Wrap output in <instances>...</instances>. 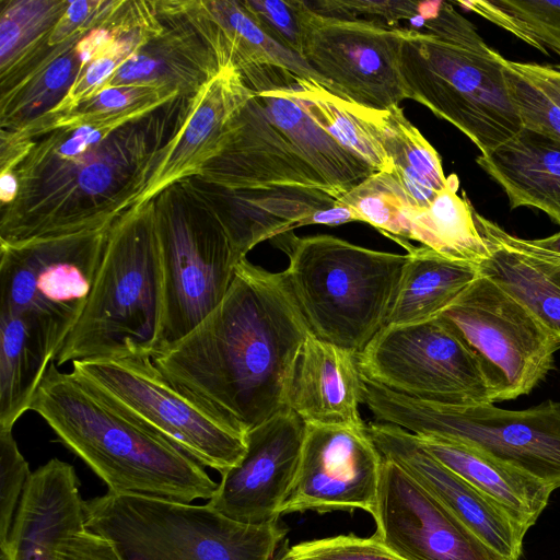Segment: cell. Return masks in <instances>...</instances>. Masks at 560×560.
Wrapping results in <instances>:
<instances>
[{
    "label": "cell",
    "instance_id": "obj_47",
    "mask_svg": "<svg viewBox=\"0 0 560 560\" xmlns=\"http://www.w3.org/2000/svg\"><path fill=\"white\" fill-rule=\"evenodd\" d=\"M20 36V26L15 22L11 20L2 21L0 31V50L2 58L16 46Z\"/></svg>",
    "mask_w": 560,
    "mask_h": 560
},
{
    "label": "cell",
    "instance_id": "obj_13",
    "mask_svg": "<svg viewBox=\"0 0 560 560\" xmlns=\"http://www.w3.org/2000/svg\"><path fill=\"white\" fill-rule=\"evenodd\" d=\"M155 229L163 276L161 350L191 331L222 301L238 261L219 218H162Z\"/></svg>",
    "mask_w": 560,
    "mask_h": 560
},
{
    "label": "cell",
    "instance_id": "obj_37",
    "mask_svg": "<svg viewBox=\"0 0 560 560\" xmlns=\"http://www.w3.org/2000/svg\"><path fill=\"white\" fill-rule=\"evenodd\" d=\"M474 217L477 226L485 238L522 253L560 288L559 253L536 246L530 240L509 234L497 223L480 215L476 210L474 212Z\"/></svg>",
    "mask_w": 560,
    "mask_h": 560
},
{
    "label": "cell",
    "instance_id": "obj_45",
    "mask_svg": "<svg viewBox=\"0 0 560 560\" xmlns=\"http://www.w3.org/2000/svg\"><path fill=\"white\" fill-rule=\"evenodd\" d=\"M71 61L60 58L50 65L45 73V83L49 89H59L69 78Z\"/></svg>",
    "mask_w": 560,
    "mask_h": 560
},
{
    "label": "cell",
    "instance_id": "obj_17",
    "mask_svg": "<svg viewBox=\"0 0 560 560\" xmlns=\"http://www.w3.org/2000/svg\"><path fill=\"white\" fill-rule=\"evenodd\" d=\"M366 432L384 458L428 489L498 560H521L528 530L435 459L416 434L378 421L368 424Z\"/></svg>",
    "mask_w": 560,
    "mask_h": 560
},
{
    "label": "cell",
    "instance_id": "obj_24",
    "mask_svg": "<svg viewBox=\"0 0 560 560\" xmlns=\"http://www.w3.org/2000/svg\"><path fill=\"white\" fill-rule=\"evenodd\" d=\"M406 249L409 258L385 326L435 318L480 276L479 266L446 258L428 247L410 244Z\"/></svg>",
    "mask_w": 560,
    "mask_h": 560
},
{
    "label": "cell",
    "instance_id": "obj_43",
    "mask_svg": "<svg viewBox=\"0 0 560 560\" xmlns=\"http://www.w3.org/2000/svg\"><path fill=\"white\" fill-rule=\"evenodd\" d=\"M116 61L112 55L102 56L91 61L83 77L85 85L89 88L98 85L114 71Z\"/></svg>",
    "mask_w": 560,
    "mask_h": 560
},
{
    "label": "cell",
    "instance_id": "obj_35",
    "mask_svg": "<svg viewBox=\"0 0 560 560\" xmlns=\"http://www.w3.org/2000/svg\"><path fill=\"white\" fill-rule=\"evenodd\" d=\"M242 4L275 40L302 57L305 1L258 0Z\"/></svg>",
    "mask_w": 560,
    "mask_h": 560
},
{
    "label": "cell",
    "instance_id": "obj_41",
    "mask_svg": "<svg viewBox=\"0 0 560 560\" xmlns=\"http://www.w3.org/2000/svg\"><path fill=\"white\" fill-rule=\"evenodd\" d=\"M110 179V170L102 163L86 166L79 177L81 187L89 194L103 192L109 185Z\"/></svg>",
    "mask_w": 560,
    "mask_h": 560
},
{
    "label": "cell",
    "instance_id": "obj_38",
    "mask_svg": "<svg viewBox=\"0 0 560 560\" xmlns=\"http://www.w3.org/2000/svg\"><path fill=\"white\" fill-rule=\"evenodd\" d=\"M57 560H124L117 545L86 528L67 536L58 546Z\"/></svg>",
    "mask_w": 560,
    "mask_h": 560
},
{
    "label": "cell",
    "instance_id": "obj_15",
    "mask_svg": "<svg viewBox=\"0 0 560 560\" xmlns=\"http://www.w3.org/2000/svg\"><path fill=\"white\" fill-rule=\"evenodd\" d=\"M374 536L404 560H498L428 489L383 457Z\"/></svg>",
    "mask_w": 560,
    "mask_h": 560
},
{
    "label": "cell",
    "instance_id": "obj_11",
    "mask_svg": "<svg viewBox=\"0 0 560 560\" xmlns=\"http://www.w3.org/2000/svg\"><path fill=\"white\" fill-rule=\"evenodd\" d=\"M108 234L104 225L19 243L1 242L0 311L38 314L67 338L86 305Z\"/></svg>",
    "mask_w": 560,
    "mask_h": 560
},
{
    "label": "cell",
    "instance_id": "obj_28",
    "mask_svg": "<svg viewBox=\"0 0 560 560\" xmlns=\"http://www.w3.org/2000/svg\"><path fill=\"white\" fill-rule=\"evenodd\" d=\"M308 117L373 172L392 173L393 164L373 119V109L307 82L289 90Z\"/></svg>",
    "mask_w": 560,
    "mask_h": 560
},
{
    "label": "cell",
    "instance_id": "obj_16",
    "mask_svg": "<svg viewBox=\"0 0 560 560\" xmlns=\"http://www.w3.org/2000/svg\"><path fill=\"white\" fill-rule=\"evenodd\" d=\"M305 422L290 408L246 433V452L221 474L207 505L234 521L261 525L277 522L294 482Z\"/></svg>",
    "mask_w": 560,
    "mask_h": 560
},
{
    "label": "cell",
    "instance_id": "obj_31",
    "mask_svg": "<svg viewBox=\"0 0 560 560\" xmlns=\"http://www.w3.org/2000/svg\"><path fill=\"white\" fill-rule=\"evenodd\" d=\"M357 220L365 222L402 247L410 245L415 207L392 173H376L342 196Z\"/></svg>",
    "mask_w": 560,
    "mask_h": 560
},
{
    "label": "cell",
    "instance_id": "obj_4",
    "mask_svg": "<svg viewBox=\"0 0 560 560\" xmlns=\"http://www.w3.org/2000/svg\"><path fill=\"white\" fill-rule=\"evenodd\" d=\"M288 258L285 280L310 332L361 353L385 326L408 254L381 252L332 235L272 238Z\"/></svg>",
    "mask_w": 560,
    "mask_h": 560
},
{
    "label": "cell",
    "instance_id": "obj_52",
    "mask_svg": "<svg viewBox=\"0 0 560 560\" xmlns=\"http://www.w3.org/2000/svg\"><path fill=\"white\" fill-rule=\"evenodd\" d=\"M118 549H119L124 560H149L145 557H143L142 555H139L137 552L120 549L119 547H118Z\"/></svg>",
    "mask_w": 560,
    "mask_h": 560
},
{
    "label": "cell",
    "instance_id": "obj_12",
    "mask_svg": "<svg viewBox=\"0 0 560 560\" xmlns=\"http://www.w3.org/2000/svg\"><path fill=\"white\" fill-rule=\"evenodd\" d=\"M305 4L302 57L332 94L374 110L407 98L399 70L407 27L327 16Z\"/></svg>",
    "mask_w": 560,
    "mask_h": 560
},
{
    "label": "cell",
    "instance_id": "obj_54",
    "mask_svg": "<svg viewBox=\"0 0 560 560\" xmlns=\"http://www.w3.org/2000/svg\"><path fill=\"white\" fill-rule=\"evenodd\" d=\"M273 560H278V559L276 558V559H273Z\"/></svg>",
    "mask_w": 560,
    "mask_h": 560
},
{
    "label": "cell",
    "instance_id": "obj_19",
    "mask_svg": "<svg viewBox=\"0 0 560 560\" xmlns=\"http://www.w3.org/2000/svg\"><path fill=\"white\" fill-rule=\"evenodd\" d=\"M72 465L51 458L25 486L5 546L10 560H57L59 544L85 527L84 500Z\"/></svg>",
    "mask_w": 560,
    "mask_h": 560
},
{
    "label": "cell",
    "instance_id": "obj_8",
    "mask_svg": "<svg viewBox=\"0 0 560 560\" xmlns=\"http://www.w3.org/2000/svg\"><path fill=\"white\" fill-rule=\"evenodd\" d=\"M72 372L113 407L220 474L246 452L245 436L174 386L152 358L72 362Z\"/></svg>",
    "mask_w": 560,
    "mask_h": 560
},
{
    "label": "cell",
    "instance_id": "obj_9",
    "mask_svg": "<svg viewBox=\"0 0 560 560\" xmlns=\"http://www.w3.org/2000/svg\"><path fill=\"white\" fill-rule=\"evenodd\" d=\"M436 317L477 357L494 402L528 394L551 369L560 349L559 338L481 273Z\"/></svg>",
    "mask_w": 560,
    "mask_h": 560
},
{
    "label": "cell",
    "instance_id": "obj_36",
    "mask_svg": "<svg viewBox=\"0 0 560 560\" xmlns=\"http://www.w3.org/2000/svg\"><path fill=\"white\" fill-rule=\"evenodd\" d=\"M315 12L334 18L375 21L396 27L400 21L415 23L420 16L421 2L411 0H323L308 2Z\"/></svg>",
    "mask_w": 560,
    "mask_h": 560
},
{
    "label": "cell",
    "instance_id": "obj_32",
    "mask_svg": "<svg viewBox=\"0 0 560 560\" xmlns=\"http://www.w3.org/2000/svg\"><path fill=\"white\" fill-rule=\"evenodd\" d=\"M506 90L524 129L560 143V106L502 58Z\"/></svg>",
    "mask_w": 560,
    "mask_h": 560
},
{
    "label": "cell",
    "instance_id": "obj_51",
    "mask_svg": "<svg viewBox=\"0 0 560 560\" xmlns=\"http://www.w3.org/2000/svg\"><path fill=\"white\" fill-rule=\"evenodd\" d=\"M536 246L560 254V232L544 238L530 240Z\"/></svg>",
    "mask_w": 560,
    "mask_h": 560
},
{
    "label": "cell",
    "instance_id": "obj_42",
    "mask_svg": "<svg viewBox=\"0 0 560 560\" xmlns=\"http://www.w3.org/2000/svg\"><path fill=\"white\" fill-rule=\"evenodd\" d=\"M156 66V61L148 57H133L119 68L116 79L118 82L141 80L149 77Z\"/></svg>",
    "mask_w": 560,
    "mask_h": 560
},
{
    "label": "cell",
    "instance_id": "obj_22",
    "mask_svg": "<svg viewBox=\"0 0 560 560\" xmlns=\"http://www.w3.org/2000/svg\"><path fill=\"white\" fill-rule=\"evenodd\" d=\"M476 163L504 190L511 209L535 208L560 225V143L522 128Z\"/></svg>",
    "mask_w": 560,
    "mask_h": 560
},
{
    "label": "cell",
    "instance_id": "obj_23",
    "mask_svg": "<svg viewBox=\"0 0 560 560\" xmlns=\"http://www.w3.org/2000/svg\"><path fill=\"white\" fill-rule=\"evenodd\" d=\"M418 438L435 459L527 530L536 524L555 491L547 483L470 445L435 436Z\"/></svg>",
    "mask_w": 560,
    "mask_h": 560
},
{
    "label": "cell",
    "instance_id": "obj_50",
    "mask_svg": "<svg viewBox=\"0 0 560 560\" xmlns=\"http://www.w3.org/2000/svg\"><path fill=\"white\" fill-rule=\"evenodd\" d=\"M90 3L86 1H72L67 10V18L73 22L79 23L84 19L89 12Z\"/></svg>",
    "mask_w": 560,
    "mask_h": 560
},
{
    "label": "cell",
    "instance_id": "obj_5",
    "mask_svg": "<svg viewBox=\"0 0 560 560\" xmlns=\"http://www.w3.org/2000/svg\"><path fill=\"white\" fill-rule=\"evenodd\" d=\"M162 319L163 276L155 220L127 219L109 232L86 305L55 363L153 358Z\"/></svg>",
    "mask_w": 560,
    "mask_h": 560
},
{
    "label": "cell",
    "instance_id": "obj_3",
    "mask_svg": "<svg viewBox=\"0 0 560 560\" xmlns=\"http://www.w3.org/2000/svg\"><path fill=\"white\" fill-rule=\"evenodd\" d=\"M421 28L407 27L399 70L407 98L466 135L486 154L522 130L492 49L451 2H421Z\"/></svg>",
    "mask_w": 560,
    "mask_h": 560
},
{
    "label": "cell",
    "instance_id": "obj_20",
    "mask_svg": "<svg viewBox=\"0 0 560 560\" xmlns=\"http://www.w3.org/2000/svg\"><path fill=\"white\" fill-rule=\"evenodd\" d=\"M358 354L310 335L300 353L288 408L306 424L362 428Z\"/></svg>",
    "mask_w": 560,
    "mask_h": 560
},
{
    "label": "cell",
    "instance_id": "obj_18",
    "mask_svg": "<svg viewBox=\"0 0 560 560\" xmlns=\"http://www.w3.org/2000/svg\"><path fill=\"white\" fill-rule=\"evenodd\" d=\"M221 182L232 189L320 190L338 200L293 142L268 116L257 94L229 122L222 143Z\"/></svg>",
    "mask_w": 560,
    "mask_h": 560
},
{
    "label": "cell",
    "instance_id": "obj_2",
    "mask_svg": "<svg viewBox=\"0 0 560 560\" xmlns=\"http://www.w3.org/2000/svg\"><path fill=\"white\" fill-rule=\"evenodd\" d=\"M31 410L116 494L190 503L209 500L218 483L203 466L113 407L72 371L52 362Z\"/></svg>",
    "mask_w": 560,
    "mask_h": 560
},
{
    "label": "cell",
    "instance_id": "obj_1",
    "mask_svg": "<svg viewBox=\"0 0 560 560\" xmlns=\"http://www.w3.org/2000/svg\"><path fill=\"white\" fill-rule=\"evenodd\" d=\"M310 335L283 271L244 258L212 312L152 360L174 386L245 436L288 408Z\"/></svg>",
    "mask_w": 560,
    "mask_h": 560
},
{
    "label": "cell",
    "instance_id": "obj_34",
    "mask_svg": "<svg viewBox=\"0 0 560 560\" xmlns=\"http://www.w3.org/2000/svg\"><path fill=\"white\" fill-rule=\"evenodd\" d=\"M31 474L12 430H0V547L8 541Z\"/></svg>",
    "mask_w": 560,
    "mask_h": 560
},
{
    "label": "cell",
    "instance_id": "obj_33",
    "mask_svg": "<svg viewBox=\"0 0 560 560\" xmlns=\"http://www.w3.org/2000/svg\"><path fill=\"white\" fill-rule=\"evenodd\" d=\"M278 560H404L374 535H337L285 547Z\"/></svg>",
    "mask_w": 560,
    "mask_h": 560
},
{
    "label": "cell",
    "instance_id": "obj_29",
    "mask_svg": "<svg viewBox=\"0 0 560 560\" xmlns=\"http://www.w3.org/2000/svg\"><path fill=\"white\" fill-rule=\"evenodd\" d=\"M485 240L490 254L479 265L480 273L501 285L560 339V288L522 253Z\"/></svg>",
    "mask_w": 560,
    "mask_h": 560
},
{
    "label": "cell",
    "instance_id": "obj_46",
    "mask_svg": "<svg viewBox=\"0 0 560 560\" xmlns=\"http://www.w3.org/2000/svg\"><path fill=\"white\" fill-rule=\"evenodd\" d=\"M131 101L130 93L118 88H108L103 90L97 100L102 108L116 109L121 108Z\"/></svg>",
    "mask_w": 560,
    "mask_h": 560
},
{
    "label": "cell",
    "instance_id": "obj_6",
    "mask_svg": "<svg viewBox=\"0 0 560 560\" xmlns=\"http://www.w3.org/2000/svg\"><path fill=\"white\" fill-rule=\"evenodd\" d=\"M86 529L149 560H273L288 529L245 524L209 505L107 492L84 501Z\"/></svg>",
    "mask_w": 560,
    "mask_h": 560
},
{
    "label": "cell",
    "instance_id": "obj_53",
    "mask_svg": "<svg viewBox=\"0 0 560 560\" xmlns=\"http://www.w3.org/2000/svg\"><path fill=\"white\" fill-rule=\"evenodd\" d=\"M0 560H10L5 550L0 549Z\"/></svg>",
    "mask_w": 560,
    "mask_h": 560
},
{
    "label": "cell",
    "instance_id": "obj_7",
    "mask_svg": "<svg viewBox=\"0 0 560 560\" xmlns=\"http://www.w3.org/2000/svg\"><path fill=\"white\" fill-rule=\"evenodd\" d=\"M362 404L378 422L470 445L553 490L560 488L559 402L525 410L493 404L452 406L395 393L362 375Z\"/></svg>",
    "mask_w": 560,
    "mask_h": 560
},
{
    "label": "cell",
    "instance_id": "obj_30",
    "mask_svg": "<svg viewBox=\"0 0 560 560\" xmlns=\"http://www.w3.org/2000/svg\"><path fill=\"white\" fill-rule=\"evenodd\" d=\"M456 4L549 56L560 57V1L472 0Z\"/></svg>",
    "mask_w": 560,
    "mask_h": 560
},
{
    "label": "cell",
    "instance_id": "obj_21",
    "mask_svg": "<svg viewBox=\"0 0 560 560\" xmlns=\"http://www.w3.org/2000/svg\"><path fill=\"white\" fill-rule=\"evenodd\" d=\"M66 338L46 317L0 311V430H12L31 410L48 368Z\"/></svg>",
    "mask_w": 560,
    "mask_h": 560
},
{
    "label": "cell",
    "instance_id": "obj_49",
    "mask_svg": "<svg viewBox=\"0 0 560 560\" xmlns=\"http://www.w3.org/2000/svg\"><path fill=\"white\" fill-rule=\"evenodd\" d=\"M16 191V180L11 174H3L0 180V198L3 202L10 201Z\"/></svg>",
    "mask_w": 560,
    "mask_h": 560
},
{
    "label": "cell",
    "instance_id": "obj_39",
    "mask_svg": "<svg viewBox=\"0 0 560 560\" xmlns=\"http://www.w3.org/2000/svg\"><path fill=\"white\" fill-rule=\"evenodd\" d=\"M510 63L560 106V65H541L512 60H510Z\"/></svg>",
    "mask_w": 560,
    "mask_h": 560
},
{
    "label": "cell",
    "instance_id": "obj_27",
    "mask_svg": "<svg viewBox=\"0 0 560 560\" xmlns=\"http://www.w3.org/2000/svg\"><path fill=\"white\" fill-rule=\"evenodd\" d=\"M458 185L457 176L452 174L432 203L416 210L410 241L446 258L479 266L488 258L490 247L477 226L475 209L465 196H458Z\"/></svg>",
    "mask_w": 560,
    "mask_h": 560
},
{
    "label": "cell",
    "instance_id": "obj_40",
    "mask_svg": "<svg viewBox=\"0 0 560 560\" xmlns=\"http://www.w3.org/2000/svg\"><path fill=\"white\" fill-rule=\"evenodd\" d=\"M352 221H358L354 212L346 205L336 202V205L317 210L305 219L301 226L310 224L339 225Z\"/></svg>",
    "mask_w": 560,
    "mask_h": 560
},
{
    "label": "cell",
    "instance_id": "obj_48",
    "mask_svg": "<svg viewBox=\"0 0 560 560\" xmlns=\"http://www.w3.org/2000/svg\"><path fill=\"white\" fill-rule=\"evenodd\" d=\"M89 143L88 141L77 131H74L71 139L61 145V153L68 156H73L82 153Z\"/></svg>",
    "mask_w": 560,
    "mask_h": 560
},
{
    "label": "cell",
    "instance_id": "obj_10",
    "mask_svg": "<svg viewBox=\"0 0 560 560\" xmlns=\"http://www.w3.org/2000/svg\"><path fill=\"white\" fill-rule=\"evenodd\" d=\"M361 374L395 393L452 406L493 404L483 369L439 317L383 327L358 354Z\"/></svg>",
    "mask_w": 560,
    "mask_h": 560
},
{
    "label": "cell",
    "instance_id": "obj_26",
    "mask_svg": "<svg viewBox=\"0 0 560 560\" xmlns=\"http://www.w3.org/2000/svg\"><path fill=\"white\" fill-rule=\"evenodd\" d=\"M373 119L392 161V174L415 207L428 208L447 186L440 155L399 106L373 109Z\"/></svg>",
    "mask_w": 560,
    "mask_h": 560
},
{
    "label": "cell",
    "instance_id": "obj_44",
    "mask_svg": "<svg viewBox=\"0 0 560 560\" xmlns=\"http://www.w3.org/2000/svg\"><path fill=\"white\" fill-rule=\"evenodd\" d=\"M109 42L107 32L103 30L93 31L78 45L80 60L84 63L90 61L97 50Z\"/></svg>",
    "mask_w": 560,
    "mask_h": 560
},
{
    "label": "cell",
    "instance_id": "obj_14",
    "mask_svg": "<svg viewBox=\"0 0 560 560\" xmlns=\"http://www.w3.org/2000/svg\"><path fill=\"white\" fill-rule=\"evenodd\" d=\"M383 456L362 428L305 423L299 468L280 514H375Z\"/></svg>",
    "mask_w": 560,
    "mask_h": 560
},
{
    "label": "cell",
    "instance_id": "obj_25",
    "mask_svg": "<svg viewBox=\"0 0 560 560\" xmlns=\"http://www.w3.org/2000/svg\"><path fill=\"white\" fill-rule=\"evenodd\" d=\"M256 93V92H255ZM268 116L284 131L338 200L374 172L316 125L289 90L256 93Z\"/></svg>",
    "mask_w": 560,
    "mask_h": 560
}]
</instances>
